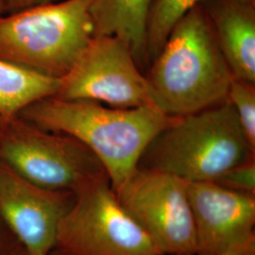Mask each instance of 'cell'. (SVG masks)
I'll return each mask as SVG.
<instances>
[{
	"label": "cell",
	"mask_w": 255,
	"mask_h": 255,
	"mask_svg": "<svg viewBox=\"0 0 255 255\" xmlns=\"http://www.w3.org/2000/svg\"><path fill=\"white\" fill-rule=\"evenodd\" d=\"M21 118L47 130L77 138L103 164L114 191L137 170L146 146L169 118L152 105L118 108L55 96L29 104Z\"/></svg>",
	"instance_id": "1"
},
{
	"label": "cell",
	"mask_w": 255,
	"mask_h": 255,
	"mask_svg": "<svg viewBox=\"0 0 255 255\" xmlns=\"http://www.w3.org/2000/svg\"><path fill=\"white\" fill-rule=\"evenodd\" d=\"M145 76L149 104L167 118L227 100L235 77L201 3L175 25Z\"/></svg>",
	"instance_id": "2"
},
{
	"label": "cell",
	"mask_w": 255,
	"mask_h": 255,
	"mask_svg": "<svg viewBox=\"0 0 255 255\" xmlns=\"http://www.w3.org/2000/svg\"><path fill=\"white\" fill-rule=\"evenodd\" d=\"M228 100L177 118L146 146L138 169L170 174L187 182H214L255 158Z\"/></svg>",
	"instance_id": "3"
},
{
	"label": "cell",
	"mask_w": 255,
	"mask_h": 255,
	"mask_svg": "<svg viewBox=\"0 0 255 255\" xmlns=\"http://www.w3.org/2000/svg\"><path fill=\"white\" fill-rule=\"evenodd\" d=\"M91 1H55L0 15V58L61 80L95 37Z\"/></svg>",
	"instance_id": "4"
},
{
	"label": "cell",
	"mask_w": 255,
	"mask_h": 255,
	"mask_svg": "<svg viewBox=\"0 0 255 255\" xmlns=\"http://www.w3.org/2000/svg\"><path fill=\"white\" fill-rule=\"evenodd\" d=\"M0 159L37 185L77 192L109 178L100 159L77 138L47 130L19 115L0 125Z\"/></svg>",
	"instance_id": "5"
},
{
	"label": "cell",
	"mask_w": 255,
	"mask_h": 255,
	"mask_svg": "<svg viewBox=\"0 0 255 255\" xmlns=\"http://www.w3.org/2000/svg\"><path fill=\"white\" fill-rule=\"evenodd\" d=\"M54 249L66 255H161L122 207L109 178L75 194Z\"/></svg>",
	"instance_id": "6"
},
{
	"label": "cell",
	"mask_w": 255,
	"mask_h": 255,
	"mask_svg": "<svg viewBox=\"0 0 255 255\" xmlns=\"http://www.w3.org/2000/svg\"><path fill=\"white\" fill-rule=\"evenodd\" d=\"M115 193L161 255H196L187 182L170 174L137 168Z\"/></svg>",
	"instance_id": "7"
},
{
	"label": "cell",
	"mask_w": 255,
	"mask_h": 255,
	"mask_svg": "<svg viewBox=\"0 0 255 255\" xmlns=\"http://www.w3.org/2000/svg\"><path fill=\"white\" fill-rule=\"evenodd\" d=\"M55 97L118 108L150 105L146 76L119 37L95 36L72 69L60 80Z\"/></svg>",
	"instance_id": "8"
},
{
	"label": "cell",
	"mask_w": 255,
	"mask_h": 255,
	"mask_svg": "<svg viewBox=\"0 0 255 255\" xmlns=\"http://www.w3.org/2000/svg\"><path fill=\"white\" fill-rule=\"evenodd\" d=\"M74 200L72 192L41 187L0 159V218L29 255H47L54 249Z\"/></svg>",
	"instance_id": "9"
},
{
	"label": "cell",
	"mask_w": 255,
	"mask_h": 255,
	"mask_svg": "<svg viewBox=\"0 0 255 255\" xmlns=\"http://www.w3.org/2000/svg\"><path fill=\"white\" fill-rule=\"evenodd\" d=\"M196 255H220L255 237V195L214 182H187Z\"/></svg>",
	"instance_id": "10"
},
{
	"label": "cell",
	"mask_w": 255,
	"mask_h": 255,
	"mask_svg": "<svg viewBox=\"0 0 255 255\" xmlns=\"http://www.w3.org/2000/svg\"><path fill=\"white\" fill-rule=\"evenodd\" d=\"M201 5L234 77L255 83V0H204Z\"/></svg>",
	"instance_id": "11"
},
{
	"label": "cell",
	"mask_w": 255,
	"mask_h": 255,
	"mask_svg": "<svg viewBox=\"0 0 255 255\" xmlns=\"http://www.w3.org/2000/svg\"><path fill=\"white\" fill-rule=\"evenodd\" d=\"M153 0H92L90 15L95 36H116L127 45L139 67L148 66L146 23Z\"/></svg>",
	"instance_id": "12"
},
{
	"label": "cell",
	"mask_w": 255,
	"mask_h": 255,
	"mask_svg": "<svg viewBox=\"0 0 255 255\" xmlns=\"http://www.w3.org/2000/svg\"><path fill=\"white\" fill-rule=\"evenodd\" d=\"M60 80L11 64L0 58V117L3 120L42 99L57 94Z\"/></svg>",
	"instance_id": "13"
},
{
	"label": "cell",
	"mask_w": 255,
	"mask_h": 255,
	"mask_svg": "<svg viewBox=\"0 0 255 255\" xmlns=\"http://www.w3.org/2000/svg\"><path fill=\"white\" fill-rule=\"evenodd\" d=\"M202 1L204 0H153L146 23V52L148 65L160 52L175 25Z\"/></svg>",
	"instance_id": "14"
},
{
	"label": "cell",
	"mask_w": 255,
	"mask_h": 255,
	"mask_svg": "<svg viewBox=\"0 0 255 255\" xmlns=\"http://www.w3.org/2000/svg\"><path fill=\"white\" fill-rule=\"evenodd\" d=\"M227 100L236 112L247 140L255 150V83L234 78Z\"/></svg>",
	"instance_id": "15"
},
{
	"label": "cell",
	"mask_w": 255,
	"mask_h": 255,
	"mask_svg": "<svg viewBox=\"0 0 255 255\" xmlns=\"http://www.w3.org/2000/svg\"><path fill=\"white\" fill-rule=\"evenodd\" d=\"M214 182L234 191L255 195V158L232 167Z\"/></svg>",
	"instance_id": "16"
},
{
	"label": "cell",
	"mask_w": 255,
	"mask_h": 255,
	"mask_svg": "<svg viewBox=\"0 0 255 255\" xmlns=\"http://www.w3.org/2000/svg\"><path fill=\"white\" fill-rule=\"evenodd\" d=\"M24 248L0 218V255H18Z\"/></svg>",
	"instance_id": "17"
},
{
	"label": "cell",
	"mask_w": 255,
	"mask_h": 255,
	"mask_svg": "<svg viewBox=\"0 0 255 255\" xmlns=\"http://www.w3.org/2000/svg\"><path fill=\"white\" fill-rule=\"evenodd\" d=\"M55 1L59 0H1V3L3 5L5 13H10L31 6L50 3Z\"/></svg>",
	"instance_id": "18"
},
{
	"label": "cell",
	"mask_w": 255,
	"mask_h": 255,
	"mask_svg": "<svg viewBox=\"0 0 255 255\" xmlns=\"http://www.w3.org/2000/svg\"><path fill=\"white\" fill-rule=\"evenodd\" d=\"M239 255H255V237L247 243Z\"/></svg>",
	"instance_id": "19"
},
{
	"label": "cell",
	"mask_w": 255,
	"mask_h": 255,
	"mask_svg": "<svg viewBox=\"0 0 255 255\" xmlns=\"http://www.w3.org/2000/svg\"><path fill=\"white\" fill-rule=\"evenodd\" d=\"M248 242H249V241H248ZM248 242H247V243H248ZM246 244H245V245H246ZM245 245H243V246L237 247V248H235V249H233V250L229 251V252H227V253H225V254H222V255H239V254L241 253L242 249L244 248Z\"/></svg>",
	"instance_id": "20"
},
{
	"label": "cell",
	"mask_w": 255,
	"mask_h": 255,
	"mask_svg": "<svg viewBox=\"0 0 255 255\" xmlns=\"http://www.w3.org/2000/svg\"><path fill=\"white\" fill-rule=\"evenodd\" d=\"M47 255H66L63 254V253H61L60 251H58V250H56V249H53L49 254Z\"/></svg>",
	"instance_id": "21"
},
{
	"label": "cell",
	"mask_w": 255,
	"mask_h": 255,
	"mask_svg": "<svg viewBox=\"0 0 255 255\" xmlns=\"http://www.w3.org/2000/svg\"><path fill=\"white\" fill-rule=\"evenodd\" d=\"M3 14H5V10H4L3 5L1 3V0H0V15H3Z\"/></svg>",
	"instance_id": "22"
},
{
	"label": "cell",
	"mask_w": 255,
	"mask_h": 255,
	"mask_svg": "<svg viewBox=\"0 0 255 255\" xmlns=\"http://www.w3.org/2000/svg\"><path fill=\"white\" fill-rule=\"evenodd\" d=\"M18 255H29V254H28V253H27V251H26V250H25V249H23V250H22V251H21V252H20V253H19Z\"/></svg>",
	"instance_id": "23"
},
{
	"label": "cell",
	"mask_w": 255,
	"mask_h": 255,
	"mask_svg": "<svg viewBox=\"0 0 255 255\" xmlns=\"http://www.w3.org/2000/svg\"><path fill=\"white\" fill-rule=\"evenodd\" d=\"M2 122H3V119H2V118H1V117H0V125H1V124H2Z\"/></svg>",
	"instance_id": "24"
}]
</instances>
